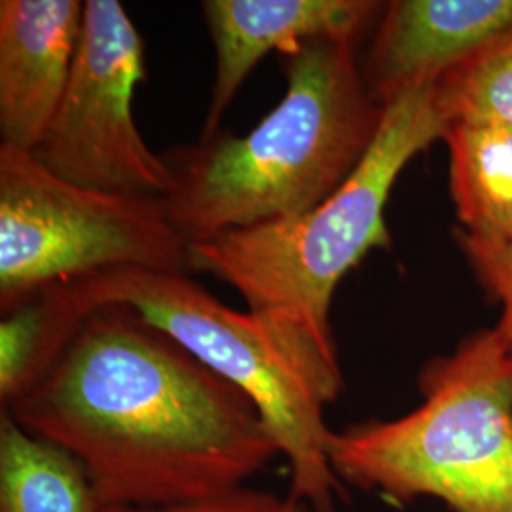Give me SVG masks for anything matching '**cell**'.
Listing matches in <instances>:
<instances>
[{"label":"cell","mask_w":512,"mask_h":512,"mask_svg":"<svg viewBox=\"0 0 512 512\" xmlns=\"http://www.w3.org/2000/svg\"><path fill=\"white\" fill-rule=\"evenodd\" d=\"M2 412L73 454L105 509L234 492L279 456L243 391L126 306L90 311L52 370Z\"/></svg>","instance_id":"6da1fadb"},{"label":"cell","mask_w":512,"mask_h":512,"mask_svg":"<svg viewBox=\"0 0 512 512\" xmlns=\"http://www.w3.org/2000/svg\"><path fill=\"white\" fill-rule=\"evenodd\" d=\"M448 128L435 82L385 107L380 131L346 184L293 220L230 230L190 243L192 270L236 289L249 313L310 382L323 403L344 391L330 327L338 283L372 249H391L385 205L404 167Z\"/></svg>","instance_id":"7a4b0ae2"},{"label":"cell","mask_w":512,"mask_h":512,"mask_svg":"<svg viewBox=\"0 0 512 512\" xmlns=\"http://www.w3.org/2000/svg\"><path fill=\"white\" fill-rule=\"evenodd\" d=\"M281 63L287 93L245 137L220 129L162 154L165 211L190 243L310 213L372 147L385 109L366 90L357 42L313 40Z\"/></svg>","instance_id":"3957f363"},{"label":"cell","mask_w":512,"mask_h":512,"mask_svg":"<svg viewBox=\"0 0 512 512\" xmlns=\"http://www.w3.org/2000/svg\"><path fill=\"white\" fill-rule=\"evenodd\" d=\"M418 387L423 401L401 418L330 433L340 482L395 505L429 497L452 512H512V351L499 332L427 361Z\"/></svg>","instance_id":"277c9868"},{"label":"cell","mask_w":512,"mask_h":512,"mask_svg":"<svg viewBox=\"0 0 512 512\" xmlns=\"http://www.w3.org/2000/svg\"><path fill=\"white\" fill-rule=\"evenodd\" d=\"M84 310L126 306L164 330L260 412L291 471L289 495L310 512H338L346 486L329 458L323 399L255 315L232 310L188 274L116 268L71 281Z\"/></svg>","instance_id":"5b68a950"},{"label":"cell","mask_w":512,"mask_h":512,"mask_svg":"<svg viewBox=\"0 0 512 512\" xmlns=\"http://www.w3.org/2000/svg\"><path fill=\"white\" fill-rule=\"evenodd\" d=\"M116 268L194 274L162 198L110 194L0 143V311L40 287Z\"/></svg>","instance_id":"8992f818"},{"label":"cell","mask_w":512,"mask_h":512,"mask_svg":"<svg viewBox=\"0 0 512 512\" xmlns=\"http://www.w3.org/2000/svg\"><path fill=\"white\" fill-rule=\"evenodd\" d=\"M147 78L145 42L118 0H86L73 74L44 139L31 152L63 181L139 198L171 186L133 118V95Z\"/></svg>","instance_id":"52a82bcc"},{"label":"cell","mask_w":512,"mask_h":512,"mask_svg":"<svg viewBox=\"0 0 512 512\" xmlns=\"http://www.w3.org/2000/svg\"><path fill=\"white\" fill-rule=\"evenodd\" d=\"M512 35V0H393L361 65L370 97L387 107Z\"/></svg>","instance_id":"ba28073f"},{"label":"cell","mask_w":512,"mask_h":512,"mask_svg":"<svg viewBox=\"0 0 512 512\" xmlns=\"http://www.w3.org/2000/svg\"><path fill=\"white\" fill-rule=\"evenodd\" d=\"M384 6L374 0H205L217 67L202 137L219 133L224 112L262 57L293 54L313 40L359 42Z\"/></svg>","instance_id":"9c48e42d"},{"label":"cell","mask_w":512,"mask_h":512,"mask_svg":"<svg viewBox=\"0 0 512 512\" xmlns=\"http://www.w3.org/2000/svg\"><path fill=\"white\" fill-rule=\"evenodd\" d=\"M86 2H0L2 145L33 152L54 120L73 74Z\"/></svg>","instance_id":"30bf717a"},{"label":"cell","mask_w":512,"mask_h":512,"mask_svg":"<svg viewBox=\"0 0 512 512\" xmlns=\"http://www.w3.org/2000/svg\"><path fill=\"white\" fill-rule=\"evenodd\" d=\"M450 154V194L461 234L503 245L512 241V128L458 120L442 135Z\"/></svg>","instance_id":"8fae6325"},{"label":"cell","mask_w":512,"mask_h":512,"mask_svg":"<svg viewBox=\"0 0 512 512\" xmlns=\"http://www.w3.org/2000/svg\"><path fill=\"white\" fill-rule=\"evenodd\" d=\"M0 512H105V507L73 454L2 412Z\"/></svg>","instance_id":"7c38bea8"},{"label":"cell","mask_w":512,"mask_h":512,"mask_svg":"<svg viewBox=\"0 0 512 512\" xmlns=\"http://www.w3.org/2000/svg\"><path fill=\"white\" fill-rule=\"evenodd\" d=\"M0 313V406L8 408L52 370L88 311L71 281H59Z\"/></svg>","instance_id":"4fadbf2b"},{"label":"cell","mask_w":512,"mask_h":512,"mask_svg":"<svg viewBox=\"0 0 512 512\" xmlns=\"http://www.w3.org/2000/svg\"><path fill=\"white\" fill-rule=\"evenodd\" d=\"M435 103L446 124L475 120L512 128V35L437 80Z\"/></svg>","instance_id":"5bb4252c"},{"label":"cell","mask_w":512,"mask_h":512,"mask_svg":"<svg viewBox=\"0 0 512 512\" xmlns=\"http://www.w3.org/2000/svg\"><path fill=\"white\" fill-rule=\"evenodd\" d=\"M458 234L461 251L482 289L501 306L495 330L512 351V241L492 245Z\"/></svg>","instance_id":"9a60e30c"},{"label":"cell","mask_w":512,"mask_h":512,"mask_svg":"<svg viewBox=\"0 0 512 512\" xmlns=\"http://www.w3.org/2000/svg\"><path fill=\"white\" fill-rule=\"evenodd\" d=\"M105 512H310L293 495H277L243 486L234 492L164 507H124Z\"/></svg>","instance_id":"2e32d148"}]
</instances>
